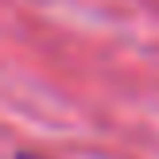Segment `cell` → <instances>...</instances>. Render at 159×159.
I'll return each instance as SVG.
<instances>
[{
	"label": "cell",
	"mask_w": 159,
	"mask_h": 159,
	"mask_svg": "<svg viewBox=\"0 0 159 159\" xmlns=\"http://www.w3.org/2000/svg\"><path fill=\"white\" fill-rule=\"evenodd\" d=\"M20 159H31V155H20Z\"/></svg>",
	"instance_id": "cell-1"
}]
</instances>
